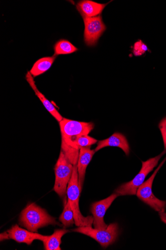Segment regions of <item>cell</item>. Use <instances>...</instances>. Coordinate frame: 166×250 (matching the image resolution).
Masks as SVG:
<instances>
[{"label": "cell", "mask_w": 166, "mask_h": 250, "mask_svg": "<svg viewBox=\"0 0 166 250\" xmlns=\"http://www.w3.org/2000/svg\"><path fill=\"white\" fill-rule=\"evenodd\" d=\"M59 123L62 137L61 150L71 163L77 165L80 151L75 149L74 143L80 136L88 135L94 125L91 122H81L64 118Z\"/></svg>", "instance_id": "obj_1"}, {"label": "cell", "mask_w": 166, "mask_h": 250, "mask_svg": "<svg viewBox=\"0 0 166 250\" xmlns=\"http://www.w3.org/2000/svg\"><path fill=\"white\" fill-rule=\"evenodd\" d=\"M19 223L28 230L36 232L38 229L49 225H60L55 219L35 203H31L20 215Z\"/></svg>", "instance_id": "obj_2"}, {"label": "cell", "mask_w": 166, "mask_h": 250, "mask_svg": "<svg viewBox=\"0 0 166 250\" xmlns=\"http://www.w3.org/2000/svg\"><path fill=\"white\" fill-rule=\"evenodd\" d=\"M81 191L79 185L78 173L77 165H74L72 177L68 185L67 195L68 201L72 209L75 220V224L78 227L92 226L93 217H84L79 208V198Z\"/></svg>", "instance_id": "obj_3"}, {"label": "cell", "mask_w": 166, "mask_h": 250, "mask_svg": "<svg viewBox=\"0 0 166 250\" xmlns=\"http://www.w3.org/2000/svg\"><path fill=\"white\" fill-rule=\"evenodd\" d=\"M165 153L164 151L159 155L149 159L146 162H142V167L140 172L132 180L116 188L114 193L118 196L136 195L138 188L145 183L148 174L158 165L160 159Z\"/></svg>", "instance_id": "obj_4"}, {"label": "cell", "mask_w": 166, "mask_h": 250, "mask_svg": "<svg viewBox=\"0 0 166 250\" xmlns=\"http://www.w3.org/2000/svg\"><path fill=\"white\" fill-rule=\"evenodd\" d=\"M74 165L61 150L55 167V191L63 199H65L68 184L72 177Z\"/></svg>", "instance_id": "obj_5"}, {"label": "cell", "mask_w": 166, "mask_h": 250, "mask_svg": "<svg viewBox=\"0 0 166 250\" xmlns=\"http://www.w3.org/2000/svg\"><path fill=\"white\" fill-rule=\"evenodd\" d=\"M73 231L89 236L106 248L116 240L118 235V227L117 223L110 224L105 229H92V226H81Z\"/></svg>", "instance_id": "obj_6"}, {"label": "cell", "mask_w": 166, "mask_h": 250, "mask_svg": "<svg viewBox=\"0 0 166 250\" xmlns=\"http://www.w3.org/2000/svg\"><path fill=\"white\" fill-rule=\"evenodd\" d=\"M166 161V157L151 176L138 188L136 192V195L139 199L158 212L165 211L166 201L161 200L154 195L152 190V185L156 174Z\"/></svg>", "instance_id": "obj_7"}, {"label": "cell", "mask_w": 166, "mask_h": 250, "mask_svg": "<svg viewBox=\"0 0 166 250\" xmlns=\"http://www.w3.org/2000/svg\"><path fill=\"white\" fill-rule=\"evenodd\" d=\"M84 41L88 46L95 45L107 28L102 17L84 18Z\"/></svg>", "instance_id": "obj_8"}, {"label": "cell", "mask_w": 166, "mask_h": 250, "mask_svg": "<svg viewBox=\"0 0 166 250\" xmlns=\"http://www.w3.org/2000/svg\"><path fill=\"white\" fill-rule=\"evenodd\" d=\"M118 196L114 193L108 198L92 203L91 211L93 217L94 229H105L108 225L105 222L104 217L107 210Z\"/></svg>", "instance_id": "obj_9"}, {"label": "cell", "mask_w": 166, "mask_h": 250, "mask_svg": "<svg viewBox=\"0 0 166 250\" xmlns=\"http://www.w3.org/2000/svg\"><path fill=\"white\" fill-rule=\"evenodd\" d=\"M7 232L9 239H13L18 243H26L29 245L32 244L36 240L42 242L45 237L44 235L23 229L18 225L13 226Z\"/></svg>", "instance_id": "obj_10"}, {"label": "cell", "mask_w": 166, "mask_h": 250, "mask_svg": "<svg viewBox=\"0 0 166 250\" xmlns=\"http://www.w3.org/2000/svg\"><path fill=\"white\" fill-rule=\"evenodd\" d=\"M109 146L119 147L124 151L127 155L129 154L130 147L128 141L126 136L121 133L115 132L110 138L99 141L94 150L97 152L103 148Z\"/></svg>", "instance_id": "obj_11"}, {"label": "cell", "mask_w": 166, "mask_h": 250, "mask_svg": "<svg viewBox=\"0 0 166 250\" xmlns=\"http://www.w3.org/2000/svg\"><path fill=\"white\" fill-rule=\"evenodd\" d=\"M96 153L95 150L91 149L90 147L80 148L78 161L77 163V170L79 188L82 191L87 167L92 160V158Z\"/></svg>", "instance_id": "obj_12"}, {"label": "cell", "mask_w": 166, "mask_h": 250, "mask_svg": "<svg viewBox=\"0 0 166 250\" xmlns=\"http://www.w3.org/2000/svg\"><path fill=\"white\" fill-rule=\"evenodd\" d=\"M26 78L27 82L34 91L36 96L41 101L45 108L51 113V114L56 120L57 121L60 123L63 118L60 114V113L57 110L55 105L50 101L47 100L38 89L34 81V77L31 74L30 72H28Z\"/></svg>", "instance_id": "obj_13"}, {"label": "cell", "mask_w": 166, "mask_h": 250, "mask_svg": "<svg viewBox=\"0 0 166 250\" xmlns=\"http://www.w3.org/2000/svg\"><path fill=\"white\" fill-rule=\"evenodd\" d=\"M106 5L107 4H100L90 0H84L77 3L76 8L83 18H92L99 16Z\"/></svg>", "instance_id": "obj_14"}, {"label": "cell", "mask_w": 166, "mask_h": 250, "mask_svg": "<svg viewBox=\"0 0 166 250\" xmlns=\"http://www.w3.org/2000/svg\"><path fill=\"white\" fill-rule=\"evenodd\" d=\"M69 231L66 229L55 230L51 236H45L42 242L46 250H61L62 237Z\"/></svg>", "instance_id": "obj_15"}, {"label": "cell", "mask_w": 166, "mask_h": 250, "mask_svg": "<svg viewBox=\"0 0 166 250\" xmlns=\"http://www.w3.org/2000/svg\"><path fill=\"white\" fill-rule=\"evenodd\" d=\"M56 56L42 58L37 61L32 68L30 73L33 77L42 75L50 69Z\"/></svg>", "instance_id": "obj_16"}, {"label": "cell", "mask_w": 166, "mask_h": 250, "mask_svg": "<svg viewBox=\"0 0 166 250\" xmlns=\"http://www.w3.org/2000/svg\"><path fill=\"white\" fill-rule=\"evenodd\" d=\"M55 55H68L73 54L78 51L74 45L66 40L58 41L54 46Z\"/></svg>", "instance_id": "obj_17"}, {"label": "cell", "mask_w": 166, "mask_h": 250, "mask_svg": "<svg viewBox=\"0 0 166 250\" xmlns=\"http://www.w3.org/2000/svg\"><path fill=\"white\" fill-rule=\"evenodd\" d=\"M59 219L60 222L67 227L73 226L75 224L74 212L71 209L68 200L65 203L63 211Z\"/></svg>", "instance_id": "obj_18"}, {"label": "cell", "mask_w": 166, "mask_h": 250, "mask_svg": "<svg viewBox=\"0 0 166 250\" xmlns=\"http://www.w3.org/2000/svg\"><path fill=\"white\" fill-rule=\"evenodd\" d=\"M98 141L91 136L83 135L78 138L74 143V146L76 150L80 151L83 147H90L92 145L96 144Z\"/></svg>", "instance_id": "obj_19"}, {"label": "cell", "mask_w": 166, "mask_h": 250, "mask_svg": "<svg viewBox=\"0 0 166 250\" xmlns=\"http://www.w3.org/2000/svg\"><path fill=\"white\" fill-rule=\"evenodd\" d=\"M149 51L147 45L143 42L139 40L134 44L133 54L135 56H140Z\"/></svg>", "instance_id": "obj_20"}, {"label": "cell", "mask_w": 166, "mask_h": 250, "mask_svg": "<svg viewBox=\"0 0 166 250\" xmlns=\"http://www.w3.org/2000/svg\"><path fill=\"white\" fill-rule=\"evenodd\" d=\"M164 145V151L166 153V117L163 119L159 124Z\"/></svg>", "instance_id": "obj_21"}, {"label": "cell", "mask_w": 166, "mask_h": 250, "mask_svg": "<svg viewBox=\"0 0 166 250\" xmlns=\"http://www.w3.org/2000/svg\"><path fill=\"white\" fill-rule=\"evenodd\" d=\"M159 215L161 221L166 224V213L165 211L159 212Z\"/></svg>", "instance_id": "obj_22"}, {"label": "cell", "mask_w": 166, "mask_h": 250, "mask_svg": "<svg viewBox=\"0 0 166 250\" xmlns=\"http://www.w3.org/2000/svg\"><path fill=\"white\" fill-rule=\"evenodd\" d=\"M9 239L8 233L7 232L1 234V241Z\"/></svg>", "instance_id": "obj_23"}]
</instances>
